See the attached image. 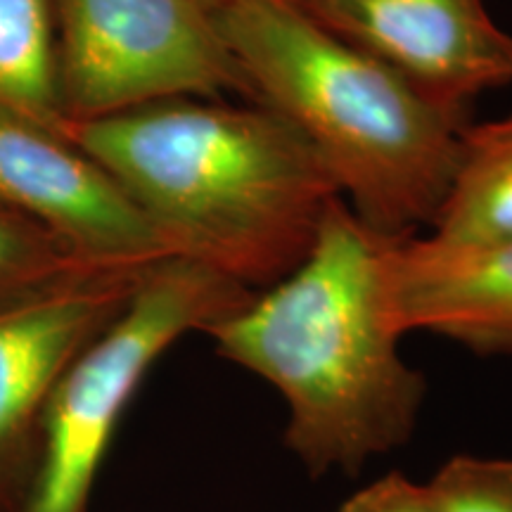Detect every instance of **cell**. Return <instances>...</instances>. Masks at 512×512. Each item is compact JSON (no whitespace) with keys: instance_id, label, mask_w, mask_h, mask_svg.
<instances>
[{"instance_id":"cell-12","label":"cell","mask_w":512,"mask_h":512,"mask_svg":"<svg viewBox=\"0 0 512 512\" xmlns=\"http://www.w3.org/2000/svg\"><path fill=\"white\" fill-rule=\"evenodd\" d=\"M55 233L0 204V306L100 271Z\"/></svg>"},{"instance_id":"cell-2","label":"cell","mask_w":512,"mask_h":512,"mask_svg":"<svg viewBox=\"0 0 512 512\" xmlns=\"http://www.w3.org/2000/svg\"><path fill=\"white\" fill-rule=\"evenodd\" d=\"M171 247L259 292L304 261L339 190L302 133L264 105L159 100L69 121Z\"/></svg>"},{"instance_id":"cell-11","label":"cell","mask_w":512,"mask_h":512,"mask_svg":"<svg viewBox=\"0 0 512 512\" xmlns=\"http://www.w3.org/2000/svg\"><path fill=\"white\" fill-rule=\"evenodd\" d=\"M0 102L67 136L50 0H0Z\"/></svg>"},{"instance_id":"cell-4","label":"cell","mask_w":512,"mask_h":512,"mask_svg":"<svg viewBox=\"0 0 512 512\" xmlns=\"http://www.w3.org/2000/svg\"><path fill=\"white\" fill-rule=\"evenodd\" d=\"M254 290L207 264L166 256L64 370L43 415L34 470L15 512H88L128 403L188 332L238 311Z\"/></svg>"},{"instance_id":"cell-10","label":"cell","mask_w":512,"mask_h":512,"mask_svg":"<svg viewBox=\"0 0 512 512\" xmlns=\"http://www.w3.org/2000/svg\"><path fill=\"white\" fill-rule=\"evenodd\" d=\"M430 235L451 245L512 242V117L465 128Z\"/></svg>"},{"instance_id":"cell-15","label":"cell","mask_w":512,"mask_h":512,"mask_svg":"<svg viewBox=\"0 0 512 512\" xmlns=\"http://www.w3.org/2000/svg\"><path fill=\"white\" fill-rule=\"evenodd\" d=\"M202 3H204V5H207V8H209V10H214V12H216V8H219V5L223 3V0H202Z\"/></svg>"},{"instance_id":"cell-7","label":"cell","mask_w":512,"mask_h":512,"mask_svg":"<svg viewBox=\"0 0 512 512\" xmlns=\"http://www.w3.org/2000/svg\"><path fill=\"white\" fill-rule=\"evenodd\" d=\"M0 204L102 268L174 256L159 230L72 140L0 102Z\"/></svg>"},{"instance_id":"cell-3","label":"cell","mask_w":512,"mask_h":512,"mask_svg":"<svg viewBox=\"0 0 512 512\" xmlns=\"http://www.w3.org/2000/svg\"><path fill=\"white\" fill-rule=\"evenodd\" d=\"M214 19L256 102L309 140L358 219L384 238L432 228L467 112L430 100L287 0H223Z\"/></svg>"},{"instance_id":"cell-5","label":"cell","mask_w":512,"mask_h":512,"mask_svg":"<svg viewBox=\"0 0 512 512\" xmlns=\"http://www.w3.org/2000/svg\"><path fill=\"white\" fill-rule=\"evenodd\" d=\"M57 81L69 121L98 119L159 100L252 86L202 0H50ZM259 105V102H256Z\"/></svg>"},{"instance_id":"cell-14","label":"cell","mask_w":512,"mask_h":512,"mask_svg":"<svg viewBox=\"0 0 512 512\" xmlns=\"http://www.w3.org/2000/svg\"><path fill=\"white\" fill-rule=\"evenodd\" d=\"M337 512H437L427 484H418L401 472L377 479L339 505Z\"/></svg>"},{"instance_id":"cell-1","label":"cell","mask_w":512,"mask_h":512,"mask_svg":"<svg viewBox=\"0 0 512 512\" xmlns=\"http://www.w3.org/2000/svg\"><path fill=\"white\" fill-rule=\"evenodd\" d=\"M387 240L335 197L302 264L202 332L221 358L278 389L285 444L311 477L356 475L418 425L427 384L399 354Z\"/></svg>"},{"instance_id":"cell-9","label":"cell","mask_w":512,"mask_h":512,"mask_svg":"<svg viewBox=\"0 0 512 512\" xmlns=\"http://www.w3.org/2000/svg\"><path fill=\"white\" fill-rule=\"evenodd\" d=\"M384 287L401 335L425 330L475 354L512 356V242L389 238Z\"/></svg>"},{"instance_id":"cell-6","label":"cell","mask_w":512,"mask_h":512,"mask_svg":"<svg viewBox=\"0 0 512 512\" xmlns=\"http://www.w3.org/2000/svg\"><path fill=\"white\" fill-rule=\"evenodd\" d=\"M145 268H100L0 306V512L22 501L64 370L124 309Z\"/></svg>"},{"instance_id":"cell-8","label":"cell","mask_w":512,"mask_h":512,"mask_svg":"<svg viewBox=\"0 0 512 512\" xmlns=\"http://www.w3.org/2000/svg\"><path fill=\"white\" fill-rule=\"evenodd\" d=\"M339 41L380 60L439 105L467 112L512 83V36L484 0H287Z\"/></svg>"},{"instance_id":"cell-13","label":"cell","mask_w":512,"mask_h":512,"mask_svg":"<svg viewBox=\"0 0 512 512\" xmlns=\"http://www.w3.org/2000/svg\"><path fill=\"white\" fill-rule=\"evenodd\" d=\"M427 489L437 512H512V458L456 456Z\"/></svg>"}]
</instances>
